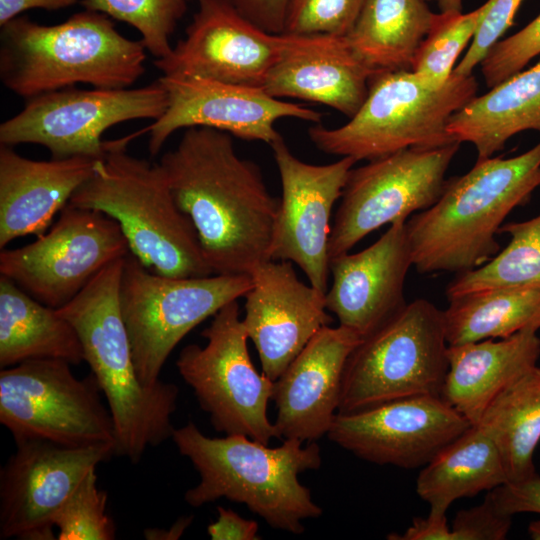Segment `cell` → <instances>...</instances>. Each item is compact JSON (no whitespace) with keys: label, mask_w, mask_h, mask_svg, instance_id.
<instances>
[{"label":"cell","mask_w":540,"mask_h":540,"mask_svg":"<svg viewBox=\"0 0 540 540\" xmlns=\"http://www.w3.org/2000/svg\"><path fill=\"white\" fill-rule=\"evenodd\" d=\"M540 321L496 339L448 346L441 397L472 425L507 385L537 366Z\"/></svg>","instance_id":"25"},{"label":"cell","mask_w":540,"mask_h":540,"mask_svg":"<svg viewBox=\"0 0 540 540\" xmlns=\"http://www.w3.org/2000/svg\"><path fill=\"white\" fill-rule=\"evenodd\" d=\"M168 106L146 127L148 149L157 155L179 129L208 127L246 141L271 145L281 137L275 123L295 118L320 123L322 114L301 104L268 94L262 87L225 83L200 77L161 76Z\"/></svg>","instance_id":"19"},{"label":"cell","mask_w":540,"mask_h":540,"mask_svg":"<svg viewBox=\"0 0 540 540\" xmlns=\"http://www.w3.org/2000/svg\"><path fill=\"white\" fill-rule=\"evenodd\" d=\"M460 144L407 148L352 168L331 226L329 257L349 252L386 224L407 221L433 206Z\"/></svg>","instance_id":"13"},{"label":"cell","mask_w":540,"mask_h":540,"mask_svg":"<svg viewBox=\"0 0 540 540\" xmlns=\"http://www.w3.org/2000/svg\"><path fill=\"white\" fill-rule=\"evenodd\" d=\"M484 10L485 4L467 13H437L411 66L424 84L441 87L449 80L458 57L472 41Z\"/></svg>","instance_id":"33"},{"label":"cell","mask_w":540,"mask_h":540,"mask_svg":"<svg viewBox=\"0 0 540 540\" xmlns=\"http://www.w3.org/2000/svg\"><path fill=\"white\" fill-rule=\"evenodd\" d=\"M130 253L105 214L67 204L53 226L22 247L0 252V274L54 309L71 301L103 268Z\"/></svg>","instance_id":"14"},{"label":"cell","mask_w":540,"mask_h":540,"mask_svg":"<svg viewBox=\"0 0 540 540\" xmlns=\"http://www.w3.org/2000/svg\"><path fill=\"white\" fill-rule=\"evenodd\" d=\"M507 483L500 454L476 425L440 450L420 471L416 492L431 512L446 513L461 498Z\"/></svg>","instance_id":"29"},{"label":"cell","mask_w":540,"mask_h":540,"mask_svg":"<svg viewBox=\"0 0 540 540\" xmlns=\"http://www.w3.org/2000/svg\"><path fill=\"white\" fill-rule=\"evenodd\" d=\"M201 336L207 344L185 346L176 366L215 430L264 444L279 438L267 416L274 381L251 361L237 300L222 307Z\"/></svg>","instance_id":"12"},{"label":"cell","mask_w":540,"mask_h":540,"mask_svg":"<svg viewBox=\"0 0 540 540\" xmlns=\"http://www.w3.org/2000/svg\"><path fill=\"white\" fill-rule=\"evenodd\" d=\"M374 73L353 54L345 37L312 35L275 64L262 88L273 97L320 103L352 118Z\"/></svg>","instance_id":"24"},{"label":"cell","mask_w":540,"mask_h":540,"mask_svg":"<svg viewBox=\"0 0 540 540\" xmlns=\"http://www.w3.org/2000/svg\"><path fill=\"white\" fill-rule=\"evenodd\" d=\"M218 517L207 527V533L213 540H257L258 524L241 517L230 508L217 507Z\"/></svg>","instance_id":"42"},{"label":"cell","mask_w":540,"mask_h":540,"mask_svg":"<svg viewBox=\"0 0 540 540\" xmlns=\"http://www.w3.org/2000/svg\"><path fill=\"white\" fill-rule=\"evenodd\" d=\"M413 266L406 221L390 225L373 244L360 252L330 258L332 285L326 307L339 325L361 339L367 337L407 304L404 284Z\"/></svg>","instance_id":"21"},{"label":"cell","mask_w":540,"mask_h":540,"mask_svg":"<svg viewBox=\"0 0 540 540\" xmlns=\"http://www.w3.org/2000/svg\"><path fill=\"white\" fill-rule=\"evenodd\" d=\"M124 259L103 268L57 311L76 329L84 361L106 398L115 455L136 464L148 448L171 438L179 390L162 380L145 386L138 376L120 308Z\"/></svg>","instance_id":"3"},{"label":"cell","mask_w":540,"mask_h":540,"mask_svg":"<svg viewBox=\"0 0 540 540\" xmlns=\"http://www.w3.org/2000/svg\"><path fill=\"white\" fill-rule=\"evenodd\" d=\"M241 15L261 29L284 33L289 0H227Z\"/></svg>","instance_id":"41"},{"label":"cell","mask_w":540,"mask_h":540,"mask_svg":"<svg viewBox=\"0 0 540 540\" xmlns=\"http://www.w3.org/2000/svg\"><path fill=\"white\" fill-rule=\"evenodd\" d=\"M523 0H487L484 14L477 31L462 60L455 66L453 74L471 75L480 65L490 49L513 25L515 14Z\"/></svg>","instance_id":"38"},{"label":"cell","mask_w":540,"mask_h":540,"mask_svg":"<svg viewBox=\"0 0 540 540\" xmlns=\"http://www.w3.org/2000/svg\"><path fill=\"white\" fill-rule=\"evenodd\" d=\"M78 2L79 0H0V26L30 9L55 11L71 7Z\"/></svg>","instance_id":"44"},{"label":"cell","mask_w":540,"mask_h":540,"mask_svg":"<svg viewBox=\"0 0 540 540\" xmlns=\"http://www.w3.org/2000/svg\"><path fill=\"white\" fill-rule=\"evenodd\" d=\"M185 37L154 61L163 76L200 77L262 87L270 70L312 35L274 34L241 15L227 0H197Z\"/></svg>","instance_id":"15"},{"label":"cell","mask_w":540,"mask_h":540,"mask_svg":"<svg viewBox=\"0 0 540 540\" xmlns=\"http://www.w3.org/2000/svg\"><path fill=\"white\" fill-rule=\"evenodd\" d=\"M478 91L473 74L452 73L441 87L424 84L411 70L381 71L369 80L358 112L344 125L308 129L315 147L327 154L371 161L407 148H437L456 141L447 125Z\"/></svg>","instance_id":"7"},{"label":"cell","mask_w":540,"mask_h":540,"mask_svg":"<svg viewBox=\"0 0 540 540\" xmlns=\"http://www.w3.org/2000/svg\"><path fill=\"white\" fill-rule=\"evenodd\" d=\"M443 310L449 346L508 337L540 321V288H495L448 299Z\"/></svg>","instance_id":"31"},{"label":"cell","mask_w":540,"mask_h":540,"mask_svg":"<svg viewBox=\"0 0 540 540\" xmlns=\"http://www.w3.org/2000/svg\"><path fill=\"white\" fill-rule=\"evenodd\" d=\"M96 469L90 470L53 518L59 540H112L113 519L107 514V494L97 485Z\"/></svg>","instance_id":"35"},{"label":"cell","mask_w":540,"mask_h":540,"mask_svg":"<svg viewBox=\"0 0 540 540\" xmlns=\"http://www.w3.org/2000/svg\"><path fill=\"white\" fill-rule=\"evenodd\" d=\"M167 106L159 78L138 88H63L26 99L19 113L1 123L0 144H38L52 159H101L111 145L102 138L107 129L130 120H156Z\"/></svg>","instance_id":"11"},{"label":"cell","mask_w":540,"mask_h":540,"mask_svg":"<svg viewBox=\"0 0 540 540\" xmlns=\"http://www.w3.org/2000/svg\"><path fill=\"white\" fill-rule=\"evenodd\" d=\"M159 163L213 274L250 275L271 260L280 198L268 190L260 167L236 153L232 135L187 128Z\"/></svg>","instance_id":"1"},{"label":"cell","mask_w":540,"mask_h":540,"mask_svg":"<svg viewBox=\"0 0 540 540\" xmlns=\"http://www.w3.org/2000/svg\"><path fill=\"white\" fill-rule=\"evenodd\" d=\"M361 338L339 325L323 327L274 381L279 438L316 442L338 412L349 355Z\"/></svg>","instance_id":"22"},{"label":"cell","mask_w":540,"mask_h":540,"mask_svg":"<svg viewBox=\"0 0 540 540\" xmlns=\"http://www.w3.org/2000/svg\"><path fill=\"white\" fill-rule=\"evenodd\" d=\"M512 517L501 512L487 493L481 504L457 512L450 526V540H504Z\"/></svg>","instance_id":"39"},{"label":"cell","mask_w":540,"mask_h":540,"mask_svg":"<svg viewBox=\"0 0 540 540\" xmlns=\"http://www.w3.org/2000/svg\"><path fill=\"white\" fill-rule=\"evenodd\" d=\"M540 55V14L513 35L498 41L480 63L488 88L516 73Z\"/></svg>","instance_id":"37"},{"label":"cell","mask_w":540,"mask_h":540,"mask_svg":"<svg viewBox=\"0 0 540 540\" xmlns=\"http://www.w3.org/2000/svg\"><path fill=\"white\" fill-rule=\"evenodd\" d=\"M270 146L282 187L270 259L295 263L309 284L326 293L331 214L357 161L341 157L329 164L307 163L291 152L282 136Z\"/></svg>","instance_id":"16"},{"label":"cell","mask_w":540,"mask_h":540,"mask_svg":"<svg viewBox=\"0 0 540 540\" xmlns=\"http://www.w3.org/2000/svg\"><path fill=\"white\" fill-rule=\"evenodd\" d=\"M0 27L1 82L25 100L78 83L129 88L145 72L143 42L102 12L84 9L56 25L18 16Z\"/></svg>","instance_id":"5"},{"label":"cell","mask_w":540,"mask_h":540,"mask_svg":"<svg viewBox=\"0 0 540 540\" xmlns=\"http://www.w3.org/2000/svg\"><path fill=\"white\" fill-rule=\"evenodd\" d=\"M493 503L503 513L540 514V476L514 483H504L488 491Z\"/></svg>","instance_id":"40"},{"label":"cell","mask_w":540,"mask_h":540,"mask_svg":"<svg viewBox=\"0 0 540 540\" xmlns=\"http://www.w3.org/2000/svg\"><path fill=\"white\" fill-rule=\"evenodd\" d=\"M447 130L456 141L473 144L477 160L493 157L518 133H540V59L476 95L452 115Z\"/></svg>","instance_id":"26"},{"label":"cell","mask_w":540,"mask_h":540,"mask_svg":"<svg viewBox=\"0 0 540 540\" xmlns=\"http://www.w3.org/2000/svg\"><path fill=\"white\" fill-rule=\"evenodd\" d=\"M426 0H365L345 37L353 54L376 72L411 70L437 13Z\"/></svg>","instance_id":"28"},{"label":"cell","mask_w":540,"mask_h":540,"mask_svg":"<svg viewBox=\"0 0 540 540\" xmlns=\"http://www.w3.org/2000/svg\"><path fill=\"white\" fill-rule=\"evenodd\" d=\"M471 426L440 395H416L337 413L327 436L365 461L414 469Z\"/></svg>","instance_id":"18"},{"label":"cell","mask_w":540,"mask_h":540,"mask_svg":"<svg viewBox=\"0 0 540 540\" xmlns=\"http://www.w3.org/2000/svg\"><path fill=\"white\" fill-rule=\"evenodd\" d=\"M443 310L416 299L360 340L348 357L337 413L440 395L448 370Z\"/></svg>","instance_id":"8"},{"label":"cell","mask_w":540,"mask_h":540,"mask_svg":"<svg viewBox=\"0 0 540 540\" xmlns=\"http://www.w3.org/2000/svg\"><path fill=\"white\" fill-rule=\"evenodd\" d=\"M252 284L248 274L158 275L129 253L121 275L120 308L141 382L157 385L178 343L226 304L245 297Z\"/></svg>","instance_id":"9"},{"label":"cell","mask_w":540,"mask_h":540,"mask_svg":"<svg viewBox=\"0 0 540 540\" xmlns=\"http://www.w3.org/2000/svg\"><path fill=\"white\" fill-rule=\"evenodd\" d=\"M242 319L262 372L275 381L308 342L333 319L325 292L299 280L289 261L267 260L251 272Z\"/></svg>","instance_id":"20"},{"label":"cell","mask_w":540,"mask_h":540,"mask_svg":"<svg viewBox=\"0 0 540 540\" xmlns=\"http://www.w3.org/2000/svg\"><path fill=\"white\" fill-rule=\"evenodd\" d=\"M440 12H461L462 0H434Z\"/></svg>","instance_id":"46"},{"label":"cell","mask_w":540,"mask_h":540,"mask_svg":"<svg viewBox=\"0 0 540 540\" xmlns=\"http://www.w3.org/2000/svg\"><path fill=\"white\" fill-rule=\"evenodd\" d=\"M98 159L39 161L0 145V248L47 231L55 214L93 174Z\"/></svg>","instance_id":"23"},{"label":"cell","mask_w":540,"mask_h":540,"mask_svg":"<svg viewBox=\"0 0 540 540\" xmlns=\"http://www.w3.org/2000/svg\"><path fill=\"white\" fill-rule=\"evenodd\" d=\"M191 1L81 0L80 4L84 9L102 12L134 27L146 50L159 59L170 53V37Z\"/></svg>","instance_id":"34"},{"label":"cell","mask_w":540,"mask_h":540,"mask_svg":"<svg viewBox=\"0 0 540 540\" xmlns=\"http://www.w3.org/2000/svg\"><path fill=\"white\" fill-rule=\"evenodd\" d=\"M365 0H289L284 33L346 37Z\"/></svg>","instance_id":"36"},{"label":"cell","mask_w":540,"mask_h":540,"mask_svg":"<svg viewBox=\"0 0 540 540\" xmlns=\"http://www.w3.org/2000/svg\"><path fill=\"white\" fill-rule=\"evenodd\" d=\"M529 537L533 540H540V519L534 520L528 525Z\"/></svg>","instance_id":"47"},{"label":"cell","mask_w":540,"mask_h":540,"mask_svg":"<svg viewBox=\"0 0 540 540\" xmlns=\"http://www.w3.org/2000/svg\"><path fill=\"white\" fill-rule=\"evenodd\" d=\"M36 359L78 365L84 351L74 326L49 307L0 276V368Z\"/></svg>","instance_id":"27"},{"label":"cell","mask_w":540,"mask_h":540,"mask_svg":"<svg viewBox=\"0 0 540 540\" xmlns=\"http://www.w3.org/2000/svg\"><path fill=\"white\" fill-rule=\"evenodd\" d=\"M499 233L510 236L508 245L485 264L458 273L446 287L447 299L495 288H540V214L505 223Z\"/></svg>","instance_id":"32"},{"label":"cell","mask_w":540,"mask_h":540,"mask_svg":"<svg viewBox=\"0 0 540 540\" xmlns=\"http://www.w3.org/2000/svg\"><path fill=\"white\" fill-rule=\"evenodd\" d=\"M540 186V142L515 157L476 160L447 179L438 201L406 221L419 273H461L491 260L506 217Z\"/></svg>","instance_id":"2"},{"label":"cell","mask_w":540,"mask_h":540,"mask_svg":"<svg viewBox=\"0 0 540 540\" xmlns=\"http://www.w3.org/2000/svg\"><path fill=\"white\" fill-rule=\"evenodd\" d=\"M71 364L29 360L1 369L0 422L15 443L42 440L68 447L114 445V424L91 373L79 379Z\"/></svg>","instance_id":"10"},{"label":"cell","mask_w":540,"mask_h":540,"mask_svg":"<svg viewBox=\"0 0 540 540\" xmlns=\"http://www.w3.org/2000/svg\"><path fill=\"white\" fill-rule=\"evenodd\" d=\"M426 1H430V0H426Z\"/></svg>","instance_id":"48"},{"label":"cell","mask_w":540,"mask_h":540,"mask_svg":"<svg viewBox=\"0 0 540 540\" xmlns=\"http://www.w3.org/2000/svg\"><path fill=\"white\" fill-rule=\"evenodd\" d=\"M16 446L0 473V539H55V514L90 470L115 455L114 445L25 440Z\"/></svg>","instance_id":"17"},{"label":"cell","mask_w":540,"mask_h":540,"mask_svg":"<svg viewBox=\"0 0 540 540\" xmlns=\"http://www.w3.org/2000/svg\"><path fill=\"white\" fill-rule=\"evenodd\" d=\"M192 517H182L169 529L148 528L144 530L146 539L149 540H175L179 539L184 531L190 526Z\"/></svg>","instance_id":"45"},{"label":"cell","mask_w":540,"mask_h":540,"mask_svg":"<svg viewBox=\"0 0 540 540\" xmlns=\"http://www.w3.org/2000/svg\"><path fill=\"white\" fill-rule=\"evenodd\" d=\"M171 438L200 476L185 492L188 505L200 507L226 498L246 505L271 528L293 534L304 532L303 520L322 515L298 479L321 465L316 442L303 446L299 440L285 439L271 448L242 434L208 437L193 422L175 428Z\"/></svg>","instance_id":"4"},{"label":"cell","mask_w":540,"mask_h":540,"mask_svg":"<svg viewBox=\"0 0 540 540\" xmlns=\"http://www.w3.org/2000/svg\"><path fill=\"white\" fill-rule=\"evenodd\" d=\"M495 444L507 483L537 475L533 462L540 441V367L502 389L476 424Z\"/></svg>","instance_id":"30"},{"label":"cell","mask_w":540,"mask_h":540,"mask_svg":"<svg viewBox=\"0 0 540 540\" xmlns=\"http://www.w3.org/2000/svg\"><path fill=\"white\" fill-rule=\"evenodd\" d=\"M451 528L446 513L429 512L427 517H415L402 534L391 533L390 540H450Z\"/></svg>","instance_id":"43"},{"label":"cell","mask_w":540,"mask_h":540,"mask_svg":"<svg viewBox=\"0 0 540 540\" xmlns=\"http://www.w3.org/2000/svg\"><path fill=\"white\" fill-rule=\"evenodd\" d=\"M144 131L111 140L69 204L115 220L130 253L153 273L175 278L212 275L197 232L178 208L160 163L127 152L130 141Z\"/></svg>","instance_id":"6"}]
</instances>
